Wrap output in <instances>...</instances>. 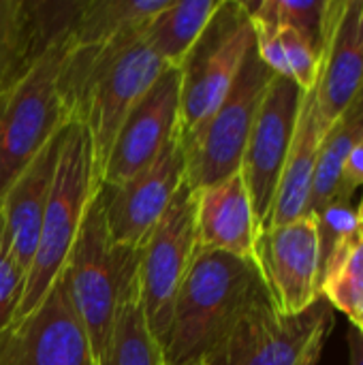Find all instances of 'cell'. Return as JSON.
Listing matches in <instances>:
<instances>
[{
    "label": "cell",
    "mask_w": 363,
    "mask_h": 365,
    "mask_svg": "<svg viewBox=\"0 0 363 365\" xmlns=\"http://www.w3.org/2000/svg\"><path fill=\"white\" fill-rule=\"evenodd\" d=\"M255 267L270 304L280 314H300L323 297L315 216L257 233Z\"/></svg>",
    "instance_id": "cell-9"
},
{
    "label": "cell",
    "mask_w": 363,
    "mask_h": 365,
    "mask_svg": "<svg viewBox=\"0 0 363 365\" xmlns=\"http://www.w3.org/2000/svg\"><path fill=\"white\" fill-rule=\"evenodd\" d=\"M259 225L242 173L195 190L197 248L227 252L255 263Z\"/></svg>",
    "instance_id": "cell-15"
},
{
    "label": "cell",
    "mask_w": 363,
    "mask_h": 365,
    "mask_svg": "<svg viewBox=\"0 0 363 365\" xmlns=\"http://www.w3.org/2000/svg\"><path fill=\"white\" fill-rule=\"evenodd\" d=\"M252 45L255 28L244 2L223 0L180 66L178 137L199 128L220 107Z\"/></svg>",
    "instance_id": "cell-6"
},
{
    "label": "cell",
    "mask_w": 363,
    "mask_h": 365,
    "mask_svg": "<svg viewBox=\"0 0 363 365\" xmlns=\"http://www.w3.org/2000/svg\"><path fill=\"white\" fill-rule=\"evenodd\" d=\"M180 126V68L167 66L120 126L101 184L118 188L156 160Z\"/></svg>",
    "instance_id": "cell-13"
},
{
    "label": "cell",
    "mask_w": 363,
    "mask_h": 365,
    "mask_svg": "<svg viewBox=\"0 0 363 365\" xmlns=\"http://www.w3.org/2000/svg\"><path fill=\"white\" fill-rule=\"evenodd\" d=\"M304 90L291 79L274 75L257 111L240 173L250 195L259 231L263 229L280 184L293 141Z\"/></svg>",
    "instance_id": "cell-10"
},
{
    "label": "cell",
    "mask_w": 363,
    "mask_h": 365,
    "mask_svg": "<svg viewBox=\"0 0 363 365\" xmlns=\"http://www.w3.org/2000/svg\"><path fill=\"white\" fill-rule=\"evenodd\" d=\"M68 51L71 38L68 26H64L49 36L19 79L0 94V201L17 175L71 120L62 94Z\"/></svg>",
    "instance_id": "cell-3"
},
{
    "label": "cell",
    "mask_w": 363,
    "mask_h": 365,
    "mask_svg": "<svg viewBox=\"0 0 363 365\" xmlns=\"http://www.w3.org/2000/svg\"><path fill=\"white\" fill-rule=\"evenodd\" d=\"M357 216H359V235H362V242H363V201H362V207L357 210Z\"/></svg>",
    "instance_id": "cell-30"
},
{
    "label": "cell",
    "mask_w": 363,
    "mask_h": 365,
    "mask_svg": "<svg viewBox=\"0 0 363 365\" xmlns=\"http://www.w3.org/2000/svg\"><path fill=\"white\" fill-rule=\"evenodd\" d=\"M334 308L325 297L300 314H280L261 295L229 336L203 359L208 365H319Z\"/></svg>",
    "instance_id": "cell-7"
},
{
    "label": "cell",
    "mask_w": 363,
    "mask_h": 365,
    "mask_svg": "<svg viewBox=\"0 0 363 365\" xmlns=\"http://www.w3.org/2000/svg\"><path fill=\"white\" fill-rule=\"evenodd\" d=\"M363 96V0H329L317 81L323 135Z\"/></svg>",
    "instance_id": "cell-14"
},
{
    "label": "cell",
    "mask_w": 363,
    "mask_h": 365,
    "mask_svg": "<svg viewBox=\"0 0 363 365\" xmlns=\"http://www.w3.org/2000/svg\"><path fill=\"white\" fill-rule=\"evenodd\" d=\"M362 139L363 96L321 139L315 178H312L310 201H308V214L310 216H317L327 203L338 201L347 158Z\"/></svg>",
    "instance_id": "cell-22"
},
{
    "label": "cell",
    "mask_w": 363,
    "mask_h": 365,
    "mask_svg": "<svg viewBox=\"0 0 363 365\" xmlns=\"http://www.w3.org/2000/svg\"><path fill=\"white\" fill-rule=\"evenodd\" d=\"M353 327H357V329H359V331L363 334V310H362V314H359V319H357V321L353 323Z\"/></svg>",
    "instance_id": "cell-31"
},
{
    "label": "cell",
    "mask_w": 363,
    "mask_h": 365,
    "mask_svg": "<svg viewBox=\"0 0 363 365\" xmlns=\"http://www.w3.org/2000/svg\"><path fill=\"white\" fill-rule=\"evenodd\" d=\"M0 365H96L90 338L77 319L62 278L45 299L0 336Z\"/></svg>",
    "instance_id": "cell-12"
},
{
    "label": "cell",
    "mask_w": 363,
    "mask_h": 365,
    "mask_svg": "<svg viewBox=\"0 0 363 365\" xmlns=\"http://www.w3.org/2000/svg\"><path fill=\"white\" fill-rule=\"evenodd\" d=\"M96 365H165L163 346L150 331L143 314L137 276L122 295L109 340Z\"/></svg>",
    "instance_id": "cell-21"
},
{
    "label": "cell",
    "mask_w": 363,
    "mask_h": 365,
    "mask_svg": "<svg viewBox=\"0 0 363 365\" xmlns=\"http://www.w3.org/2000/svg\"><path fill=\"white\" fill-rule=\"evenodd\" d=\"M261 295L265 289L252 261L195 248L173 304L165 365L203 361Z\"/></svg>",
    "instance_id": "cell-1"
},
{
    "label": "cell",
    "mask_w": 363,
    "mask_h": 365,
    "mask_svg": "<svg viewBox=\"0 0 363 365\" xmlns=\"http://www.w3.org/2000/svg\"><path fill=\"white\" fill-rule=\"evenodd\" d=\"M26 269L17 263L11 250L4 218L0 212V336L15 323L26 289Z\"/></svg>",
    "instance_id": "cell-27"
},
{
    "label": "cell",
    "mask_w": 363,
    "mask_h": 365,
    "mask_svg": "<svg viewBox=\"0 0 363 365\" xmlns=\"http://www.w3.org/2000/svg\"><path fill=\"white\" fill-rule=\"evenodd\" d=\"M193 365H208V361H197V364H193Z\"/></svg>",
    "instance_id": "cell-32"
},
{
    "label": "cell",
    "mask_w": 363,
    "mask_h": 365,
    "mask_svg": "<svg viewBox=\"0 0 363 365\" xmlns=\"http://www.w3.org/2000/svg\"><path fill=\"white\" fill-rule=\"evenodd\" d=\"M323 297L349 317L351 325L363 310V242H359L323 280Z\"/></svg>",
    "instance_id": "cell-26"
},
{
    "label": "cell",
    "mask_w": 363,
    "mask_h": 365,
    "mask_svg": "<svg viewBox=\"0 0 363 365\" xmlns=\"http://www.w3.org/2000/svg\"><path fill=\"white\" fill-rule=\"evenodd\" d=\"M319 255H321V282L325 276L362 242L359 216L351 201H332L317 216ZM323 287V284H321Z\"/></svg>",
    "instance_id": "cell-25"
},
{
    "label": "cell",
    "mask_w": 363,
    "mask_h": 365,
    "mask_svg": "<svg viewBox=\"0 0 363 365\" xmlns=\"http://www.w3.org/2000/svg\"><path fill=\"white\" fill-rule=\"evenodd\" d=\"M98 186L101 178L96 171L90 130L79 118H71L60 133L51 192L15 323L34 312L53 282L62 276Z\"/></svg>",
    "instance_id": "cell-2"
},
{
    "label": "cell",
    "mask_w": 363,
    "mask_h": 365,
    "mask_svg": "<svg viewBox=\"0 0 363 365\" xmlns=\"http://www.w3.org/2000/svg\"><path fill=\"white\" fill-rule=\"evenodd\" d=\"M184 180V150L175 135L156 160L135 178L118 188L103 186L105 220L111 240L118 246L139 250L165 216Z\"/></svg>",
    "instance_id": "cell-11"
},
{
    "label": "cell",
    "mask_w": 363,
    "mask_h": 365,
    "mask_svg": "<svg viewBox=\"0 0 363 365\" xmlns=\"http://www.w3.org/2000/svg\"><path fill=\"white\" fill-rule=\"evenodd\" d=\"M272 79L274 73L252 45L220 107L199 128L178 137L184 150L186 184L193 190L218 184L240 171L257 111Z\"/></svg>",
    "instance_id": "cell-5"
},
{
    "label": "cell",
    "mask_w": 363,
    "mask_h": 365,
    "mask_svg": "<svg viewBox=\"0 0 363 365\" xmlns=\"http://www.w3.org/2000/svg\"><path fill=\"white\" fill-rule=\"evenodd\" d=\"M137 269L139 250L118 246L109 235L101 184L60 276L66 297L90 338L94 359L105 351L118 306Z\"/></svg>",
    "instance_id": "cell-4"
},
{
    "label": "cell",
    "mask_w": 363,
    "mask_h": 365,
    "mask_svg": "<svg viewBox=\"0 0 363 365\" xmlns=\"http://www.w3.org/2000/svg\"><path fill=\"white\" fill-rule=\"evenodd\" d=\"M323 139V128L319 124L317 113V86L302 96L300 115L293 133V141L289 148V156L280 175V184L276 190V199L272 212L263 225L278 227L293 222L302 216H308V201L312 190V178L317 167V156Z\"/></svg>",
    "instance_id": "cell-18"
},
{
    "label": "cell",
    "mask_w": 363,
    "mask_h": 365,
    "mask_svg": "<svg viewBox=\"0 0 363 365\" xmlns=\"http://www.w3.org/2000/svg\"><path fill=\"white\" fill-rule=\"evenodd\" d=\"M255 49L263 64L278 77L291 79L304 92L312 90L321 73V51L302 34L285 26H257Z\"/></svg>",
    "instance_id": "cell-23"
},
{
    "label": "cell",
    "mask_w": 363,
    "mask_h": 365,
    "mask_svg": "<svg viewBox=\"0 0 363 365\" xmlns=\"http://www.w3.org/2000/svg\"><path fill=\"white\" fill-rule=\"evenodd\" d=\"M357 188H363V139L353 148V152L347 158L338 201H351Z\"/></svg>",
    "instance_id": "cell-28"
},
{
    "label": "cell",
    "mask_w": 363,
    "mask_h": 365,
    "mask_svg": "<svg viewBox=\"0 0 363 365\" xmlns=\"http://www.w3.org/2000/svg\"><path fill=\"white\" fill-rule=\"evenodd\" d=\"M329 0H261L244 2L257 26H285L302 34L315 49H323Z\"/></svg>",
    "instance_id": "cell-24"
},
{
    "label": "cell",
    "mask_w": 363,
    "mask_h": 365,
    "mask_svg": "<svg viewBox=\"0 0 363 365\" xmlns=\"http://www.w3.org/2000/svg\"><path fill=\"white\" fill-rule=\"evenodd\" d=\"M220 4L223 0L169 2L148 21L141 36L165 66L180 68Z\"/></svg>",
    "instance_id": "cell-20"
},
{
    "label": "cell",
    "mask_w": 363,
    "mask_h": 365,
    "mask_svg": "<svg viewBox=\"0 0 363 365\" xmlns=\"http://www.w3.org/2000/svg\"><path fill=\"white\" fill-rule=\"evenodd\" d=\"M349 365H363V334L357 327H349Z\"/></svg>",
    "instance_id": "cell-29"
},
{
    "label": "cell",
    "mask_w": 363,
    "mask_h": 365,
    "mask_svg": "<svg viewBox=\"0 0 363 365\" xmlns=\"http://www.w3.org/2000/svg\"><path fill=\"white\" fill-rule=\"evenodd\" d=\"M73 4L0 0V94L28 68L53 32L71 24Z\"/></svg>",
    "instance_id": "cell-17"
},
{
    "label": "cell",
    "mask_w": 363,
    "mask_h": 365,
    "mask_svg": "<svg viewBox=\"0 0 363 365\" xmlns=\"http://www.w3.org/2000/svg\"><path fill=\"white\" fill-rule=\"evenodd\" d=\"M58 141L60 135L53 137L36 154V158L17 175V180L9 186L6 195L0 201V212L4 218L11 250L17 263L26 269V274L32 265L39 246L43 214L49 201L51 182L56 173Z\"/></svg>",
    "instance_id": "cell-16"
},
{
    "label": "cell",
    "mask_w": 363,
    "mask_h": 365,
    "mask_svg": "<svg viewBox=\"0 0 363 365\" xmlns=\"http://www.w3.org/2000/svg\"><path fill=\"white\" fill-rule=\"evenodd\" d=\"M195 248V190L184 180L165 216L139 248V297L148 327L160 346H165L173 304Z\"/></svg>",
    "instance_id": "cell-8"
},
{
    "label": "cell",
    "mask_w": 363,
    "mask_h": 365,
    "mask_svg": "<svg viewBox=\"0 0 363 365\" xmlns=\"http://www.w3.org/2000/svg\"><path fill=\"white\" fill-rule=\"evenodd\" d=\"M171 0H88L77 2L68 24L75 49L105 47L124 36L139 34L148 21Z\"/></svg>",
    "instance_id": "cell-19"
}]
</instances>
